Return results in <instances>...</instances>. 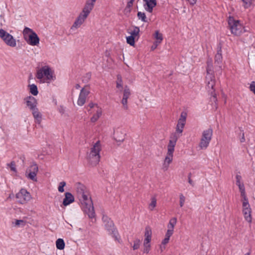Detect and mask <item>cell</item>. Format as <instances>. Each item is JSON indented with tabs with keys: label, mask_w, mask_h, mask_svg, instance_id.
<instances>
[{
	"label": "cell",
	"mask_w": 255,
	"mask_h": 255,
	"mask_svg": "<svg viewBox=\"0 0 255 255\" xmlns=\"http://www.w3.org/2000/svg\"><path fill=\"white\" fill-rule=\"evenodd\" d=\"M75 190L78 199L87 215L91 219L95 218V212L94 207L91 195L88 190L84 185L79 182L75 184Z\"/></svg>",
	"instance_id": "obj_1"
},
{
	"label": "cell",
	"mask_w": 255,
	"mask_h": 255,
	"mask_svg": "<svg viewBox=\"0 0 255 255\" xmlns=\"http://www.w3.org/2000/svg\"><path fill=\"white\" fill-rule=\"evenodd\" d=\"M237 185L239 187V191L240 192L241 196L243 214L244 218L248 223H251L252 220V209L249 204V201L247 196L245 188L244 187L243 179L240 175H237L236 177Z\"/></svg>",
	"instance_id": "obj_2"
},
{
	"label": "cell",
	"mask_w": 255,
	"mask_h": 255,
	"mask_svg": "<svg viewBox=\"0 0 255 255\" xmlns=\"http://www.w3.org/2000/svg\"><path fill=\"white\" fill-rule=\"evenodd\" d=\"M35 75L37 82L40 83H50L55 79L54 70L49 65H41L35 70Z\"/></svg>",
	"instance_id": "obj_3"
},
{
	"label": "cell",
	"mask_w": 255,
	"mask_h": 255,
	"mask_svg": "<svg viewBox=\"0 0 255 255\" xmlns=\"http://www.w3.org/2000/svg\"><path fill=\"white\" fill-rule=\"evenodd\" d=\"M206 80L207 88L208 89V92H209V93L210 94L211 96L212 101L214 107L217 108L218 102H217V99L215 93V89H214V87L215 85V76H214L212 62L210 59L208 60V64H207Z\"/></svg>",
	"instance_id": "obj_4"
},
{
	"label": "cell",
	"mask_w": 255,
	"mask_h": 255,
	"mask_svg": "<svg viewBox=\"0 0 255 255\" xmlns=\"http://www.w3.org/2000/svg\"><path fill=\"white\" fill-rule=\"evenodd\" d=\"M95 2H96V1H94V0H89L86 2L82 11L75 20L73 25H72V26H71V29H70L71 31H76L82 26V24H83L84 21H85V20L87 19L90 13L93 10Z\"/></svg>",
	"instance_id": "obj_5"
},
{
	"label": "cell",
	"mask_w": 255,
	"mask_h": 255,
	"mask_svg": "<svg viewBox=\"0 0 255 255\" xmlns=\"http://www.w3.org/2000/svg\"><path fill=\"white\" fill-rule=\"evenodd\" d=\"M178 138V137L176 134V133L172 134L171 135L168 148V153L163 162V169L164 171H168V169L169 168V165L172 163L173 159L174 149L176 147Z\"/></svg>",
	"instance_id": "obj_6"
},
{
	"label": "cell",
	"mask_w": 255,
	"mask_h": 255,
	"mask_svg": "<svg viewBox=\"0 0 255 255\" xmlns=\"http://www.w3.org/2000/svg\"><path fill=\"white\" fill-rule=\"evenodd\" d=\"M102 221L105 228L117 242L121 244L122 239L116 226L111 218L106 215L103 216Z\"/></svg>",
	"instance_id": "obj_7"
},
{
	"label": "cell",
	"mask_w": 255,
	"mask_h": 255,
	"mask_svg": "<svg viewBox=\"0 0 255 255\" xmlns=\"http://www.w3.org/2000/svg\"><path fill=\"white\" fill-rule=\"evenodd\" d=\"M22 35L25 41L30 45L36 46L40 44V38L37 34L29 27H25Z\"/></svg>",
	"instance_id": "obj_8"
},
{
	"label": "cell",
	"mask_w": 255,
	"mask_h": 255,
	"mask_svg": "<svg viewBox=\"0 0 255 255\" xmlns=\"http://www.w3.org/2000/svg\"><path fill=\"white\" fill-rule=\"evenodd\" d=\"M101 150V144L100 141H98L92 147L88 155L90 164L92 166H96L99 163L100 159V153Z\"/></svg>",
	"instance_id": "obj_9"
},
{
	"label": "cell",
	"mask_w": 255,
	"mask_h": 255,
	"mask_svg": "<svg viewBox=\"0 0 255 255\" xmlns=\"http://www.w3.org/2000/svg\"><path fill=\"white\" fill-rule=\"evenodd\" d=\"M177 222V219L176 217L172 218L169 221L168 226V230H167V233L164 237V239L161 243V249L162 251L164 250L167 244H168L169 242L170 238L173 234L174 227L176 226Z\"/></svg>",
	"instance_id": "obj_10"
},
{
	"label": "cell",
	"mask_w": 255,
	"mask_h": 255,
	"mask_svg": "<svg viewBox=\"0 0 255 255\" xmlns=\"http://www.w3.org/2000/svg\"><path fill=\"white\" fill-rule=\"evenodd\" d=\"M228 24L231 31L233 35L239 36L243 34L244 28L239 21L236 20L232 17H230L228 18Z\"/></svg>",
	"instance_id": "obj_11"
},
{
	"label": "cell",
	"mask_w": 255,
	"mask_h": 255,
	"mask_svg": "<svg viewBox=\"0 0 255 255\" xmlns=\"http://www.w3.org/2000/svg\"><path fill=\"white\" fill-rule=\"evenodd\" d=\"M213 136V130L209 128L206 130L202 135L201 141L199 142V147L201 149H206L209 146Z\"/></svg>",
	"instance_id": "obj_12"
},
{
	"label": "cell",
	"mask_w": 255,
	"mask_h": 255,
	"mask_svg": "<svg viewBox=\"0 0 255 255\" xmlns=\"http://www.w3.org/2000/svg\"><path fill=\"white\" fill-rule=\"evenodd\" d=\"M152 235V229L149 226H147L145 229L144 242V253L146 254H148L151 250Z\"/></svg>",
	"instance_id": "obj_13"
},
{
	"label": "cell",
	"mask_w": 255,
	"mask_h": 255,
	"mask_svg": "<svg viewBox=\"0 0 255 255\" xmlns=\"http://www.w3.org/2000/svg\"><path fill=\"white\" fill-rule=\"evenodd\" d=\"M187 116V111H183L181 114L180 118L177 122V127H176V133L178 137L181 136V135L183 132L184 127L186 126Z\"/></svg>",
	"instance_id": "obj_14"
},
{
	"label": "cell",
	"mask_w": 255,
	"mask_h": 255,
	"mask_svg": "<svg viewBox=\"0 0 255 255\" xmlns=\"http://www.w3.org/2000/svg\"><path fill=\"white\" fill-rule=\"evenodd\" d=\"M0 37L8 46L12 47L16 46V41L14 37L8 32L5 31V30L2 29L0 30Z\"/></svg>",
	"instance_id": "obj_15"
},
{
	"label": "cell",
	"mask_w": 255,
	"mask_h": 255,
	"mask_svg": "<svg viewBox=\"0 0 255 255\" xmlns=\"http://www.w3.org/2000/svg\"><path fill=\"white\" fill-rule=\"evenodd\" d=\"M32 199V197L29 192L26 189H21L20 191L16 194V200L19 203L21 204H25L31 201Z\"/></svg>",
	"instance_id": "obj_16"
},
{
	"label": "cell",
	"mask_w": 255,
	"mask_h": 255,
	"mask_svg": "<svg viewBox=\"0 0 255 255\" xmlns=\"http://www.w3.org/2000/svg\"><path fill=\"white\" fill-rule=\"evenodd\" d=\"M90 93V85H86L81 89L80 93L78 99L77 101V104L79 106H83L86 102L88 95Z\"/></svg>",
	"instance_id": "obj_17"
},
{
	"label": "cell",
	"mask_w": 255,
	"mask_h": 255,
	"mask_svg": "<svg viewBox=\"0 0 255 255\" xmlns=\"http://www.w3.org/2000/svg\"><path fill=\"white\" fill-rule=\"evenodd\" d=\"M37 172H38V167L36 164H32L27 168L26 171V176L27 178L31 179V181L34 182L37 181Z\"/></svg>",
	"instance_id": "obj_18"
},
{
	"label": "cell",
	"mask_w": 255,
	"mask_h": 255,
	"mask_svg": "<svg viewBox=\"0 0 255 255\" xmlns=\"http://www.w3.org/2000/svg\"><path fill=\"white\" fill-rule=\"evenodd\" d=\"M25 102L28 108L31 110V111L37 109V101L34 97L32 96L26 97L25 98Z\"/></svg>",
	"instance_id": "obj_19"
},
{
	"label": "cell",
	"mask_w": 255,
	"mask_h": 255,
	"mask_svg": "<svg viewBox=\"0 0 255 255\" xmlns=\"http://www.w3.org/2000/svg\"><path fill=\"white\" fill-rule=\"evenodd\" d=\"M153 37L155 39V41L153 42V45L151 47V50L153 51L155 49H157V47L158 46V45L161 44L163 39V35L159 31H156L153 34Z\"/></svg>",
	"instance_id": "obj_20"
},
{
	"label": "cell",
	"mask_w": 255,
	"mask_h": 255,
	"mask_svg": "<svg viewBox=\"0 0 255 255\" xmlns=\"http://www.w3.org/2000/svg\"><path fill=\"white\" fill-rule=\"evenodd\" d=\"M222 57L221 51V49H219L218 50L217 54L215 56V67L218 73H221L222 71Z\"/></svg>",
	"instance_id": "obj_21"
},
{
	"label": "cell",
	"mask_w": 255,
	"mask_h": 255,
	"mask_svg": "<svg viewBox=\"0 0 255 255\" xmlns=\"http://www.w3.org/2000/svg\"><path fill=\"white\" fill-rule=\"evenodd\" d=\"M157 2L155 0H144V9L149 12H152L153 8L156 6Z\"/></svg>",
	"instance_id": "obj_22"
},
{
	"label": "cell",
	"mask_w": 255,
	"mask_h": 255,
	"mask_svg": "<svg viewBox=\"0 0 255 255\" xmlns=\"http://www.w3.org/2000/svg\"><path fill=\"white\" fill-rule=\"evenodd\" d=\"M131 94L130 90L128 87L126 86L125 88L124 92L123 97L122 99V103L125 109L127 110L128 108V100L129 98L130 95Z\"/></svg>",
	"instance_id": "obj_23"
},
{
	"label": "cell",
	"mask_w": 255,
	"mask_h": 255,
	"mask_svg": "<svg viewBox=\"0 0 255 255\" xmlns=\"http://www.w3.org/2000/svg\"><path fill=\"white\" fill-rule=\"evenodd\" d=\"M74 201V197L71 193L67 192L65 194V197L64 200L63 204L64 205L67 206Z\"/></svg>",
	"instance_id": "obj_24"
},
{
	"label": "cell",
	"mask_w": 255,
	"mask_h": 255,
	"mask_svg": "<svg viewBox=\"0 0 255 255\" xmlns=\"http://www.w3.org/2000/svg\"><path fill=\"white\" fill-rule=\"evenodd\" d=\"M32 113L36 122L38 123H40L42 120V115L40 112L39 111V110L37 109V108L34 110L32 111Z\"/></svg>",
	"instance_id": "obj_25"
},
{
	"label": "cell",
	"mask_w": 255,
	"mask_h": 255,
	"mask_svg": "<svg viewBox=\"0 0 255 255\" xmlns=\"http://www.w3.org/2000/svg\"><path fill=\"white\" fill-rule=\"evenodd\" d=\"M134 1H130L127 3V6L124 10V14L127 16H128L131 12V10L133 5Z\"/></svg>",
	"instance_id": "obj_26"
},
{
	"label": "cell",
	"mask_w": 255,
	"mask_h": 255,
	"mask_svg": "<svg viewBox=\"0 0 255 255\" xmlns=\"http://www.w3.org/2000/svg\"><path fill=\"white\" fill-rule=\"evenodd\" d=\"M116 85L117 88L119 91H121L123 89V80L121 75H117V80H116Z\"/></svg>",
	"instance_id": "obj_27"
},
{
	"label": "cell",
	"mask_w": 255,
	"mask_h": 255,
	"mask_svg": "<svg viewBox=\"0 0 255 255\" xmlns=\"http://www.w3.org/2000/svg\"><path fill=\"white\" fill-rule=\"evenodd\" d=\"M29 88H30V91L31 93L34 96H37L39 94V91H38L37 86L35 84H31L30 85Z\"/></svg>",
	"instance_id": "obj_28"
},
{
	"label": "cell",
	"mask_w": 255,
	"mask_h": 255,
	"mask_svg": "<svg viewBox=\"0 0 255 255\" xmlns=\"http://www.w3.org/2000/svg\"><path fill=\"white\" fill-rule=\"evenodd\" d=\"M101 115H102V110L101 109H99L97 110L96 113L94 115L93 117H92L91 121L92 122H96L99 119L100 117H101Z\"/></svg>",
	"instance_id": "obj_29"
},
{
	"label": "cell",
	"mask_w": 255,
	"mask_h": 255,
	"mask_svg": "<svg viewBox=\"0 0 255 255\" xmlns=\"http://www.w3.org/2000/svg\"><path fill=\"white\" fill-rule=\"evenodd\" d=\"M56 245L57 248L59 250H63L64 248V242L63 239H59L56 241Z\"/></svg>",
	"instance_id": "obj_30"
},
{
	"label": "cell",
	"mask_w": 255,
	"mask_h": 255,
	"mask_svg": "<svg viewBox=\"0 0 255 255\" xmlns=\"http://www.w3.org/2000/svg\"><path fill=\"white\" fill-rule=\"evenodd\" d=\"M157 200L156 197H153L152 198L151 202L149 204V208L151 211L154 210V208L157 206Z\"/></svg>",
	"instance_id": "obj_31"
},
{
	"label": "cell",
	"mask_w": 255,
	"mask_h": 255,
	"mask_svg": "<svg viewBox=\"0 0 255 255\" xmlns=\"http://www.w3.org/2000/svg\"><path fill=\"white\" fill-rule=\"evenodd\" d=\"M126 40H127V42L129 45H130L131 46H135V37L134 36H129L126 37Z\"/></svg>",
	"instance_id": "obj_32"
},
{
	"label": "cell",
	"mask_w": 255,
	"mask_h": 255,
	"mask_svg": "<svg viewBox=\"0 0 255 255\" xmlns=\"http://www.w3.org/2000/svg\"><path fill=\"white\" fill-rule=\"evenodd\" d=\"M139 32V27H135L132 29V31H130L129 33L131 34L132 36H134V37L135 38V37H137V36H138Z\"/></svg>",
	"instance_id": "obj_33"
},
{
	"label": "cell",
	"mask_w": 255,
	"mask_h": 255,
	"mask_svg": "<svg viewBox=\"0 0 255 255\" xmlns=\"http://www.w3.org/2000/svg\"><path fill=\"white\" fill-rule=\"evenodd\" d=\"M137 16L138 17L139 19H140L142 21H144V22L147 21V17H146V14H144V12H139L137 14Z\"/></svg>",
	"instance_id": "obj_34"
},
{
	"label": "cell",
	"mask_w": 255,
	"mask_h": 255,
	"mask_svg": "<svg viewBox=\"0 0 255 255\" xmlns=\"http://www.w3.org/2000/svg\"><path fill=\"white\" fill-rule=\"evenodd\" d=\"M140 243H141V241L139 240V239H137L134 243L133 248L134 250H136L137 249L139 248V246H140Z\"/></svg>",
	"instance_id": "obj_35"
},
{
	"label": "cell",
	"mask_w": 255,
	"mask_h": 255,
	"mask_svg": "<svg viewBox=\"0 0 255 255\" xmlns=\"http://www.w3.org/2000/svg\"><path fill=\"white\" fill-rule=\"evenodd\" d=\"M240 139L241 142L243 143L245 141V135H244V132L243 130L240 128Z\"/></svg>",
	"instance_id": "obj_36"
},
{
	"label": "cell",
	"mask_w": 255,
	"mask_h": 255,
	"mask_svg": "<svg viewBox=\"0 0 255 255\" xmlns=\"http://www.w3.org/2000/svg\"><path fill=\"white\" fill-rule=\"evenodd\" d=\"M185 201H186V197L182 194H181V196L179 197V205H180V206L182 207L184 205Z\"/></svg>",
	"instance_id": "obj_37"
},
{
	"label": "cell",
	"mask_w": 255,
	"mask_h": 255,
	"mask_svg": "<svg viewBox=\"0 0 255 255\" xmlns=\"http://www.w3.org/2000/svg\"><path fill=\"white\" fill-rule=\"evenodd\" d=\"M66 186V183L64 182H62L60 183L59 186V191L60 192H63L64 191V187Z\"/></svg>",
	"instance_id": "obj_38"
},
{
	"label": "cell",
	"mask_w": 255,
	"mask_h": 255,
	"mask_svg": "<svg viewBox=\"0 0 255 255\" xmlns=\"http://www.w3.org/2000/svg\"><path fill=\"white\" fill-rule=\"evenodd\" d=\"M8 166H9V168H10V169H11L12 171V172H16V164H15V163L14 162H12L10 163V164H8Z\"/></svg>",
	"instance_id": "obj_39"
},
{
	"label": "cell",
	"mask_w": 255,
	"mask_h": 255,
	"mask_svg": "<svg viewBox=\"0 0 255 255\" xmlns=\"http://www.w3.org/2000/svg\"><path fill=\"white\" fill-rule=\"evenodd\" d=\"M250 88L251 90L253 92V93L255 94V81H253L251 83Z\"/></svg>",
	"instance_id": "obj_40"
},
{
	"label": "cell",
	"mask_w": 255,
	"mask_h": 255,
	"mask_svg": "<svg viewBox=\"0 0 255 255\" xmlns=\"http://www.w3.org/2000/svg\"><path fill=\"white\" fill-rule=\"evenodd\" d=\"M244 4V6L245 7H248L250 6L252 4V2L250 1H243Z\"/></svg>",
	"instance_id": "obj_41"
},
{
	"label": "cell",
	"mask_w": 255,
	"mask_h": 255,
	"mask_svg": "<svg viewBox=\"0 0 255 255\" xmlns=\"http://www.w3.org/2000/svg\"><path fill=\"white\" fill-rule=\"evenodd\" d=\"M188 181L189 184L191 185V186H193V182L191 178V173H190L188 174Z\"/></svg>",
	"instance_id": "obj_42"
},
{
	"label": "cell",
	"mask_w": 255,
	"mask_h": 255,
	"mask_svg": "<svg viewBox=\"0 0 255 255\" xmlns=\"http://www.w3.org/2000/svg\"><path fill=\"white\" fill-rule=\"evenodd\" d=\"M23 223H24V222H23L22 221L18 220L16 221L15 223H16V224L17 225H21V224H23Z\"/></svg>",
	"instance_id": "obj_43"
},
{
	"label": "cell",
	"mask_w": 255,
	"mask_h": 255,
	"mask_svg": "<svg viewBox=\"0 0 255 255\" xmlns=\"http://www.w3.org/2000/svg\"><path fill=\"white\" fill-rule=\"evenodd\" d=\"M196 1H189L188 2H189L191 5H194V4H196Z\"/></svg>",
	"instance_id": "obj_44"
},
{
	"label": "cell",
	"mask_w": 255,
	"mask_h": 255,
	"mask_svg": "<svg viewBox=\"0 0 255 255\" xmlns=\"http://www.w3.org/2000/svg\"><path fill=\"white\" fill-rule=\"evenodd\" d=\"M250 255V253H246V254L245 255Z\"/></svg>",
	"instance_id": "obj_45"
}]
</instances>
